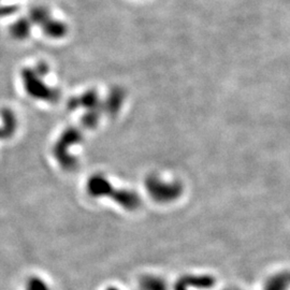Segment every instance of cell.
I'll return each mask as SVG.
<instances>
[{"label": "cell", "mask_w": 290, "mask_h": 290, "mask_svg": "<svg viewBox=\"0 0 290 290\" xmlns=\"http://www.w3.org/2000/svg\"><path fill=\"white\" fill-rule=\"evenodd\" d=\"M215 280L211 275H186L175 285V290H189L190 287L196 289H208L214 286Z\"/></svg>", "instance_id": "2"}, {"label": "cell", "mask_w": 290, "mask_h": 290, "mask_svg": "<svg viewBox=\"0 0 290 290\" xmlns=\"http://www.w3.org/2000/svg\"><path fill=\"white\" fill-rule=\"evenodd\" d=\"M107 290H119V289H116V288H109V289H107Z\"/></svg>", "instance_id": "6"}, {"label": "cell", "mask_w": 290, "mask_h": 290, "mask_svg": "<svg viewBox=\"0 0 290 290\" xmlns=\"http://www.w3.org/2000/svg\"><path fill=\"white\" fill-rule=\"evenodd\" d=\"M288 285V276L279 275L268 283L267 290H285Z\"/></svg>", "instance_id": "5"}, {"label": "cell", "mask_w": 290, "mask_h": 290, "mask_svg": "<svg viewBox=\"0 0 290 290\" xmlns=\"http://www.w3.org/2000/svg\"><path fill=\"white\" fill-rule=\"evenodd\" d=\"M137 290H167V287L160 279L154 278V276H147V278H144L140 282Z\"/></svg>", "instance_id": "3"}, {"label": "cell", "mask_w": 290, "mask_h": 290, "mask_svg": "<svg viewBox=\"0 0 290 290\" xmlns=\"http://www.w3.org/2000/svg\"><path fill=\"white\" fill-rule=\"evenodd\" d=\"M25 290H51V288L43 279L39 276H31L27 280Z\"/></svg>", "instance_id": "4"}, {"label": "cell", "mask_w": 290, "mask_h": 290, "mask_svg": "<svg viewBox=\"0 0 290 290\" xmlns=\"http://www.w3.org/2000/svg\"><path fill=\"white\" fill-rule=\"evenodd\" d=\"M89 191L94 196H100V195H108L111 193V197L115 201L119 202L122 206L128 210H135L139 206V198L137 197L135 193H131L129 191H113L110 188L109 184L102 178H95L92 179L89 183Z\"/></svg>", "instance_id": "1"}]
</instances>
